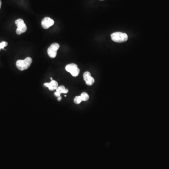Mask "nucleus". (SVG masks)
Segmentation results:
<instances>
[{
	"mask_svg": "<svg viewBox=\"0 0 169 169\" xmlns=\"http://www.w3.org/2000/svg\"><path fill=\"white\" fill-rule=\"evenodd\" d=\"M1 6H2V1H1V0H0V8H1Z\"/></svg>",
	"mask_w": 169,
	"mask_h": 169,
	"instance_id": "15",
	"label": "nucleus"
},
{
	"mask_svg": "<svg viewBox=\"0 0 169 169\" xmlns=\"http://www.w3.org/2000/svg\"><path fill=\"white\" fill-rule=\"evenodd\" d=\"M94 78L92 77V76L88 78L86 80V83L88 86H92L94 83Z\"/></svg>",
	"mask_w": 169,
	"mask_h": 169,
	"instance_id": "10",
	"label": "nucleus"
},
{
	"mask_svg": "<svg viewBox=\"0 0 169 169\" xmlns=\"http://www.w3.org/2000/svg\"><path fill=\"white\" fill-rule=\"evenodd\" d=\"M80 96L82 100L83 101H87L89 99V96L86 92H83V93H81V94Z\"/></svg>",
	"mask_w": 169,
	"mask_h": 169,
	"instance_id": "9",
	"label": "nucleus"
},
{
	"mask_svg": "<svg viewBox=\"0 0 169 169\" xmlns=\"http://www.w3.org/2000/svg\"><path fill=\"white\" fill-rule=\"evenodd\" d=\"M59 48L60 45L57 43H54L51 45L48 49V54L49 57L52 58L56 57L57 50Z\"/></svg>",
	"mask_w": 169,
	"mask_h": 169,
	"instance_id": "5",
	"label": "nucleus"
},
{
	"mask_svg": "<svg viewBox=\"0 0 169 169\" xmlns=\"http://www.w3.org/2000/svg\"><path fill=\"white\" fill-rule=\"evenodd\" d=\"M91 73L89 72H84V73L83 74V79L84 80L86 81V80H87L88 78L91 77Z\"/></svg>",
	"mask_w": 169,
	"mask_h": 169,
	"instance_id": "12",
	"label": "nucleus"
},
{
	"mask_svg": "<svg viewBox=\"0 0 169 169\" xmlns=\"http://www.w3.org/2000/svg\"><path fill=\"white\" fill-rule=\"evenodd\" d=\"M57 100H58V101H61V100H62V97L61 96H59V97H58V98H57Z\"/></svg>",
	"mask_w": 169,
	"mask_h": 169,
	"instance_id": "14",
	"label": "nucleus"
},
{
	"mask_svg": "<svg viewBox=\"0 0 169 169\" xmlns=\"http://www.w3.org/2000/svg\"><path fill=\"white\" fill-rule=\"evenodd\" d=\"M44 86L47 87L50 91L56 90L58 88V84L56 80H52L50 83H46L44 84Z\"/></svg>",
	"mask_w": 169,
	"mask_h": 169,
	"instance_id": "7",
	"label": "nucleus"
},
{
	"mask_svg": "<svg viewBox=\"0 0 169 169\" xmlns=\"http://www.w3.org/2000/svg\"><path fill=\"white\" fill-rule=\"evenodd\" d=\"M8 42L6 41H2V42H0V50L1 49H4V48L6 46H7Z\"/></svg>",
	"mask_w": 169,
	"mask_h": 169,
	"instance_id": "13",
	"label": "nucleus"
},
{
	"mask_svg": "<svg viewBox=\"0 0 169 169\" xmlns=\"http://www.w3.org/2000/svg\"><path fill=\"white\" fill-rule=\"evenodd\" d=\"M54 24V20L49 17H46L42 19V21H41V25H42V27L45 29H47Z\"/></svg>",
	"mask_w": 169,
	"mask_h": 169,
	"instance_id": "6",
	"label": "nucleus"
},
{
	"mask_svg": "<svg viewBox=\"0 0 169 169\" xmlns=\"http://www.w3.org/2000/svg\"><path fill=\"white\" fill-rule=\"evenodd\" d=\"M33 62L32 58L27 57L24 60H18L16 62V66L18 70L24 71L28 69Z\"/></svg>",
	"mask_w": 169,
	"mask_h": 169,
	"instance_id": "1",
	"label": "nucleus"
},
{
	"mask_svg": "<svg viewBox=\"0 0 169 169\" xmlns=\"http://www.w3.org/2000/svg\"><path fill=\"white\" fill-rule=\"evenodd\" d=\"M100 1H104V0H100Z\"/></svg>",
	"mask_w": 169,
	"mask_h": 169,
	"instance_id": "16",
	"label": "nucleus"
},
{
	"mask_svg": "<svg viewBox=\"0 0 169 169\" xmlns=\"http://www.w3.org/2000/svg\"><path fill=\"white\" fill-rule=\"evenodd\" d=\"M65 70L69 72L73 77H77L80 72V70L78 67V65L75 63H70L67 65L65 67Z\"/></svg>",
	"mask_w": 169,
	"mask_h": 169,
	"instance_id": "4",
	"label": "nucleus"
},
{
	"mask_svg": "<svg viewBox=\"0 0 169 169\" xmlns=\"http://www.w3.org/2000/svg\"><path fill=\"white\" fill-rule=\"evenodd\" d=\"M15 24L17 26L16 33L18 35H20L23 33H25L27 30V27L24 24V21L22 19L19 18L15 21Z\"/></svg>",
	"mask_w": 169,
	"mask_h": 169,
	"instance_id": "3",
	"label": "nucleus"
},
{
	"mask_svg": "<svg viewBox=\"0 0 169 169\" xmlns=\"http://www.w3.org/2000/svg\"><path fill=\"white\" fill-rule=\"evenodd\" d=\"M82 101L80 96H77L74 99V103L76 104H79Z\"/></svg>",
	"mask_w": 169,
	"mask_h": 169,
	"instance_id": "11",
	"label": "nucleus"
},
{
	"mask_svg": "<svg viewBox=\"0 0 169 169\" xmlns=\"http://www.w3.org/2000/svg\"><path fill=\"white\" fill-rule=\"evenodd\" d=\"M111 39L114 42L122 43L125 42L128 40V35L126 33L121 32H116L111 35Z\"/></svg>",
	"mask_w": 169,
	"mask_h": 169,
	"instance_id": "2",
	"label": "nucleus"
},
{
	"mask_svg": "<svg viewBox=\"0 0 169 169\" xmlns=\"http://www.w3.org/2000/svg\"><path fill=\"white\" fill-rule=\"evenodd\" d=\"M69 92V90L68 89L65 88V86H60L58 87L56 89V92H55V96L56 97H59L60 96L61 94H67Z\"/></svg>",
	"mask_w": 169,
	"mask_h": 169,
	"instance_id": "8",
	"label": "nucleus"
}]
</instances>
